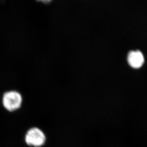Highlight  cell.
Listing matches in <instances>:
<instances>
[{"label": "cell", "instance_id": "6da1fadb", "mask_svg": "<svg viewBox=\"0 0 147 147\" xmlns=\"http://www.w3.org/2000/svg\"><path fill=\"white\" fill-rule=\"evenodd\" d=\"M22 97L16 91L7 92L3 97V103L4 108L8 111H15L21 107Z\"/></svg>", "mask_w": 147, "mask_h": 147}, {"label": "cell", "instance_id": "7a4b0ae2", "mask_svg": "<svg viewBox=\"0 0 147 147\" xmlns=\"http://www.w3.org/2000/svg\"><path fill=\"white\" fill-rule=\"evenodd\" d=\"M25 139L27 144L32 147H41L46 142L45 133L37 128L30 129L27 132Z\"/></svg>", "mask_w": 147, "mask_h": 147}, {"label": "cell", "instance_id": "3957f363", "mask_svg": "<svg viewBox=\"0 0 147 147\" xmlns=\"http://www.w3.org/2000/svg\"><path fill=\"white\" fill-rule=\"evenodd\" d=\"M128 63L132 68H140L144 63V58L142 52L139 51H131L127 57Z\"/></svg>", "mask_w": 147, "mask_h": 147}]
</instances>
